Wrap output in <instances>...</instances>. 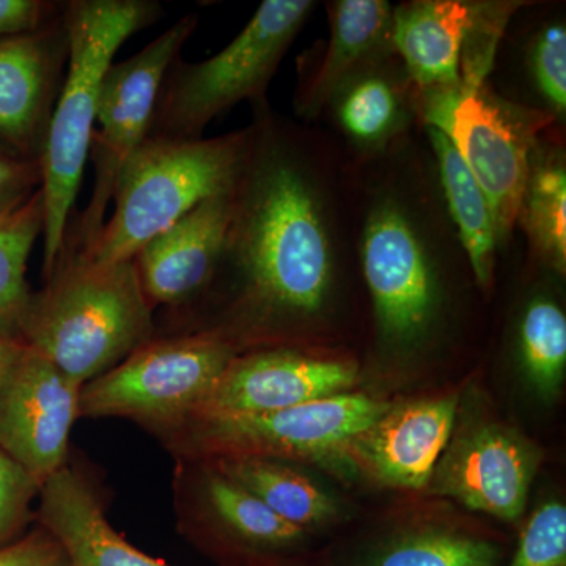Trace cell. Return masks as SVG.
I'll return each mask as SVG.
<instances>
[{"label": "cell", "mask_w": 566, "mask_h": 566, "mask_svg": "<svg viewBox=\"0 0 566 566\" xmlns=\"http://www.w3.org/2000/svg\"><path fill=\"white\" fill-rule=\"evenodd\" d=\"M542 452L506 424H468L452 434L428 490L475 512L517 523L526 510Z\"/></svg>", "instance_id": "11"}, {"label": "cell", "mask_w": 566, "mask_h": 566, "mask_svg": "<svg viewBox=\"0 0 566 566\" xmlns=\"http://www.w3.org/2000/svg\"><path fill=\"white\" fill-rule=\"evenodd\" d=\"M390 61L346 82L329 103L346 139L365 151L381 150L408 125V84Z\"/></svg>", "instance_id": "22"}, {"label": "cell", "mask_w": 566, "mask_h": 566, "mask_svg": "<svg viewBox=\"0 0 566 566\" xmlns=\"http://www.w3.org/2000/svg\"><path fill=\"white\" fill-rule=\"evenodd\" d=\"M427 133L458 240L476 282L488 286L493 277L495 249L499 245L490 202L449 137L433 126H427Z\"/></svg>", "instance_id": "23"}, {"label": "cell", "mask_w": 566, "mask_h": 566, "mask_svg": "<svg viewBox=\"0 0 566 566\" xmlns=\"http://www.w3.org/2000/svg\"><path fill=\"white\" fill-rule=\"evenodd\" d=\"M457 412L458 397L389 406L354 438L346 455L379 483L422 490L452 438Z\"/></svg>", "instance_id": "17"}, {"label": "cell", "mask_w": 566, "mask_h": 566, "mask_svg": "<svg viewBox=\"0 0 566 566\" xmlns=\"http://www.w3.org/2000/svg\"><path fill=\"white\" fill-rule=\"evenodd\" d=\"M40 485L0 449V547L20 538Z\"/></svg>", "instance_id": "30"}, {"label": "cell", "mask_w": 566, "mask_h": 566, "mask_svg": "<svg viewBox=\"0 0 566 566\" xmlns=\"http://www.w3.org/2000/svg\"><path fill=\"white\" fill-rule=\"evenodd\" d=\"M517 348L531 385L543 395L556 394L566 368V318L560 305L535 297L517 326Z\"/></svg>", "instance_id": "27"}, {"label": "cell", "mask_w": 566, "mask_h": 566, "mask_svg": "<svg viewBox=\"0 0 566 566\" xmlns=\"http://www.w3.org/2000/svg\"><path fill=\"white\" fill-rule=\"evenodd\" d=\"M203 474L199 497L207 515L192 534L226 566H270L301 554L308 536L304 531L275 515L218 468Z\"/></svg>", "instance_id": "18"}, {"label": "cell", "mask_w": 566, "mask_h": 566, "mask_svg": "<svg viewBox=\"0 0 566 566\" xmlns=\"http://www.w3.org/2000/svg\"><path fill=\"white\" fill-rule=\"evenodd\" d=\"M314 9L311 0H264L218 54L196 63L180 55L164 74L147 137L202 139L237 104H266L271 80Z\"/></svg>", "instance_id": "5"}, {"label": "cell", "mask_w": 566, "mask_h": 566, "mask_svg": "<svg viewBox=\"0 0 566 566\" xmlns=\"http://www.w3.org/2000/svg\"><path fill=\"white\" fill-rule=\"evenodd\" d=\"M63 13L40 31L0 40V145L39 161L69 65Z\"/></svg>", "instance_id": "15"}, {"label": "cell", "mask_w": 566, "mask_h": 566, "mask_svg": "<svg viewBox=\"0 0 566 566\" xmlns=\"http://www.w3.org/2000/svg\"><path fill=\"white\" fill-rule=\"evenodd\" d=\"M0 566H70L65 551L44 527L0 547Z\"/></svg>", "instance_id": "33"}, {"label": "cell", "mask_w": 566, "mask_h": 566, "mask_svg": "<svg viewBox=\"0 0 566 566\" xmlns=\"http://www.w3.org/2000/svg\"><path fill=\"white\" fill-rule=\"evenodd\" d=\"M486 77L464 76L447 91L422 95L427 126L444 133L485 192L499 243L516 226L542 120L491 95Z\"/></svg>", "instance_id": "9"}, {"label": "cell", "mask_w": 566, "mask_h": 566, "mask_svg": "<svg viewBox=\"0 0 566 566\" xmlns=\"http://www.w3.org/2000/svg\"><path fill=\"white\" fill-rule=\"evenodd\" d=\"M40 526L65 551L70 566H172L142 553L107 521L92 479L63 464L40 488Z\"/></svg>", "instance_id": "20"}, {"label": "cell", "mask_w": 566, "mask_h": 566, "mask_svg": "<svg viewBox=\"0 0 566 566\" xmlns=\"http://www.w3.org/2000/svg\"><path fill=\"white\" fill-rule=\"evenodd\" d=\"M248 128L232 221L210 286L226 283L229 304L202 331L238 349L318 318L333 293L340 248L329 197L300 134L268 103L253 107Z\"/></svg>", "instance_id": "1"}, {"label": "cell", "mask_w": 566, "mask_h": 566, "mask_svg": "<svg viewBox=\"0 0 566 566\" xmlns=\"http://www.w3.org/2000/svg\"><path fill=\"white\" fill-rule=\"evenodd\" d=\"M65 2L0 0V40L28 35L59 20Z\"/></svg>", "instance_id": "32"}, {"label": "cell", "mask_w": 566, "mask_h": 566, "mask_svg": "<svg viewBox=\"0 0 566 566\" xmlns=\"http://www.w3.org/2000/svg\"><path fill=\"white\" fill-rule=\"evenodd\" d=\"M527 69L536 92L549 114L565 118L566 112V29L554 21L535 32L527 48Z\"/></svg>", "instance_id": "28"}, {"label": "cell", "mask_w": 566, "mask_h": 566, "mask_svg": "<svg viewBox=\"0 0 566 566\" xmlns=\"http://www.w3.org/2000/svg\"><path fill=\"white\" fill-rule=\"evenodd\" d=\"M197 22L196 14L181 18L144 50L107 70L88 150L95 185L85 210L70 221L62 249L85 253L98 240L123 166L150 133L164 74L180 57Z\"/></svg>", "instance_id": "8"}, {"label": "cell", "mask_w": 566, "mask_h": 566, "mask_svg": "<svg viewBox=\"0 0 566 566\" xmlns=\"http://www.w3.org/2000/svg\"><path fill=\"white\" fill-rule=\"evenodd\" d=\"M390 405L337 394L268 415H199L167 436L180 455L318 458L346 455L354 438Z\"/></svg>", "instance_id": "10"}, {"label": "cell", "mask_w": 566, "mask_h": 566, "mask_svg": "<svg viewBox=\"0 0 566 566\" xmlns=\"http://www.w3.org/2000/svg\"><path fill=\"white\" fill-rule=\"evenodd\" d=\"M248 148L249 128L193 140L147 137L123 166L114 211L82 255L98 263L129 262L205 200L232 191Z\"/></svg>", "instance_id": "4"}, {"label": "cell", "mask_w": 566, "mask_h": 566, "mask_svg": "<svg viewBox=\"0 0 566 566\" xmlns=\"http://www.w3.org/2000/svg\"><path fill=\"white\" fill-rule=\"evenodd\" d=\"M41 189L17 210L0 214V334L20 340V323L31 297L28 263L33 245L43 237Z\"/></svg>", "instance_id": "26"}, {"label": "cell", "mask_w": 566, "mask_h": 566, "mask_svg": "<svg viewBox=\"0 0 566 566\" xmlns=\"http://www.w3.org/2000/svg\"><path fill=\"white\" fill-rule=\"evenodd\" d=\"M517 221L536 255L557 273L566 270V169L562 153L532 151Z\"/></svg>", "instance_id": "25"}, {"label": "cell", "mask_w": 566, "mask_h": 566, "mask_svg": "<svg viewBox=\"0 0 566 566\" xmlns=\"http://www.w3.org/2000/svg\"><path fill=\"white\" fill-rule=\"evenodd\" d=\"M159 17L161 3L153 0H70L63 6L69 65L40 158L43 277L62 251L88 161L104 76L123 43Z\"/></svg>", "instance_id": "3"}, {"label": "cell", "mask_w": 566, "mask_h": 566, "mask_svg": "<svg viewBox=\"0 0 566 566\" xmlns=\"http://www.w3.org/2000/svg\"><path fill=\"white\" fill-rule=\"evenodd\" d=\"M46 285L32 293L20 340L85 386L156 335L155 311L133 260L98 263L62 249Z\"/></svg>", "instance_id": "2"}, {"label": "cell", "mask_w": 566, "mask_h": 566, "mask_svg": "<svg viewBox=\"0 0 566 566\" xmlns=\"http://www.w3.org/2000/svg\"><path fill=\"white\" fill-rule=\"evenodd\" d=\"M512 10V3L463 0L394 7L395 54L420 95L457 87L472 52L495 51Z\"/></svg>", "instance_id": "13"}, {"label": "cell", "mask_w": 566, "mask_h": 566, "mask_svg": "<svg viewBox=\"0 0 566 566\" xmlns=\"http://www.w3.org/2000/svg\"><path fill=\"white\" fill-rule=\"evenodd\" d=\"M232 192L205 200L134 255L142 290L153 311L167 307L182 314L210 290L232 221Z\"/></svg>", "instance_id": "16"}, {"label": "cell", "mask_w": 566, "mask_h": 566, "mask_svg": "<svg viewBox=\"0 0 566 566\" xmlns=\"http://www.w3.org/2000/svg\"><path fill=\"white\" fill-rule=\"evenodd\" d=\"M327 13L331 32L322 62L301 82L294 103L304 118L318 117L353 77L397 57L394 7L386 0H335Z\"/></svg>", "instance_id": "19"}, {"label": "cell", "mask_w": 566, "mask_h": 566, "mask_svg": "<svg viewBox=\"0 0 566 566\" xmlns=\"http://www.w3.org/2000/svg\"><path fill=\"white\" fill-rule=\"evenodd\" d=\"M216 468L260 501L286 523L308 532L329 524L337 516V505L323 488L303 472L277 458H219Z\"/></svg>", "instance_id": "24"}, {"label": "cell", "mask_w": 566, "mask_h": 566, "mask_svg": "<svg viewBox=\"0 0 566 566\" xmlns=\"http://www.w3.org/2000/svg\"><path fill=\"white\" fill-rule=\"evenodd\" d=\"M238 354L210 333L151 338L82 386L80 417H123L167 438L200 412Z\"/></svg>", "instance_id": "6"}, {"label": "cell", "mask_w": 566, "mask_h": 566, "mask_svg": "<svg viewBox=\"0 0 566 566\" xmlns=\"http://www.w3.org/2000/svg\"><path fill=\"white\" fill-rule=\"evenodd\" d=\"M81 389L25 345L0 385V449L40 488L66 464Z\"/></svg>", "instance_id": "12"}, {"label": "cell", "mask_w": 566, "mask_h": 566, "mask_svg": "<svg viewBox=\"0 0 566 566\" xmlns=\"http://www.w3.org/2000/svg\"><path fill=\"white\" fill-rule=\"evenodd\" d=\"M270 566H308L307 564H303L300 560H293L292 557L283 558V560L275 562V564Z\"/></svg>", "instance_id": "35"}, {"label": "cell", "mask_w": 566, "mask_h": 566, "mask_svg": "<svg viewBox=\"0 0 566 566\" xmlns=\"http://www.w3.org/2000/svg\"><path fill=\"white\" fill-rule=\"evenodd\" d=\"M506 566H566V509L545 502L528 516Z\"/></svg>", "instance_id": "29"}, {"label": "cell", "mask_w": 566, "mask_h": 566, "mask_svg": "<svg viewBox=\"0 0 566 566\" xmlns=\"http://www.w3.org/2000/svg\"><path fill=\"white\" fill-rule=\"evenodd\" d=\"M357 370L344 360L271 346L238 354L199 415H268L344 394Z\"/></svg>", "instance_id": "14"}, {"label": "cell", "mask_w": 566, "mask_h": 566, "mask_svg": "<svg viewBox=\"0 0 566 566\" xmlns=\"http://www.w3.org/2000/svg\"><path fill=\"white\" fill-rule=\"evenodd\" d=\"M499 539L442 524L394 531L327 566H504Z\"/></svg>", "instance_id": "21"}, {"label": "cell", "mask_w": 566, "mask_h": 566, "mask_svg": "<svg viewBox=\"0 0 566 566\" xmlns=\"http://www.w3.org/2000/svg\"><path fill=\"white\" fill-rule=\"evenodd\" d=\"M22 349H24V344L21 340L0 334V385H2L10 368L17 363Z\"/></svg>", "instance_id": "34"}, {"label": "cell", "mask_w": 566, "mask_h": 566, "mask_svg": "<svg viewBox=\"0 0 566 566\" xmlns=\"http://www.w3.org/2000/svg\"><path fill=\"white\" fill-rule=\"evenodd\" d=\"M41 188L39 161L0 145V214L17 210Z\"/></svg>", "instance_id": "31"}, {"label": "cell", "mask_w": 566, "mask_h": 566, "mask_svg": "<svg viewBox=\"0 0 566 566\" xmlns=\"http://www.w3.org/2000/svg\"><path fill=\"white\" fill-rule=\"evenodd\" d=\"M415 200L397 189L376 193L360 233V262L379 338L395 349L427 340L441 305L434 227Z\"/></svg>", "instance_id": "7"}]
</instances>
